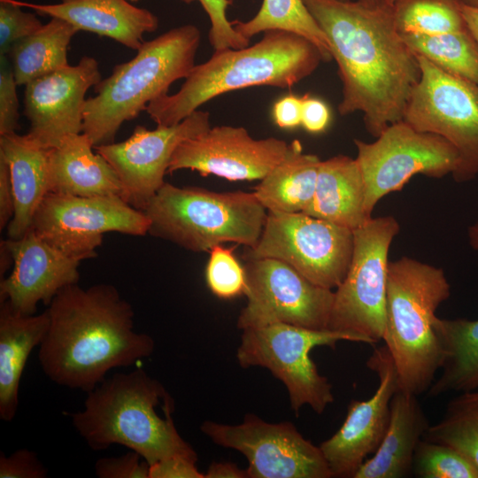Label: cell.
I'll return each instance as SVG.
<instances>
[{
	"mask_svg": "<svg viewBox=\"0 0 478 478\" xmlns=\"http://www.w3.org/2000/svg\"><path fill=\"white\" fill-rule=\"evenodd\" d=\"M303 1L338 66L339 113L363 112L366 129L374 138L403 120L421 70L397 28L393 0Z\"/></svg>",
	"mask_w": 478,
	"mask_h": 478,
	"instance_id": "cell-1",
	"label": "cell"
},
{
	"mask_svg": "<svg viewBox=\"0 0 478 478\" xmlns=\"http://www.w3.org/2000/svg\"><path fill=\"white\" fill-rule=\"evenodd\" d=\"M47 311L38 360L58 385L88 393L110 370L133 366L154 351L152 337L134 329L133 307L113 285L66 286Z\"/></svg>",
	"mask_w": 478,
	"mask_h": 478,
	"instance_id": "cell-2",
	"label": "cell"
},
{
	"mask_svg": "<svg viewBox=\"0 0 478 478\" xmlns=\"http://www.w3.org/2000/svg\"><path fill=\"white\" fill-rule=\"evenodd\" d=\"M321 61V52L306 38L267 30L251 46L214 50L207 61L193 67L176 93L153 100L145 112L157 125L173 126L229 91L253 86L290 89L310 76Z\"/></svg>",
	"mask_w": 478,
	"mask_h": 478,
	"instance_id": "cell-3",
	"label": "cell"
},
{
	"mask_svg": "<svg viewBox=\"0 0 478 478\" xmlns=\"http://www.w3.org/2000/svg\"><path fill=\"white\" fill-rule=\"evenodd\" d=\"M168 397L164 386L140 367L117 373L87 393L83 410L71 414L72 424L94 451L120 444L149 465L173 455L197 461L174 426L173 411L164 417L157 412Z\"/></svg>",
	"mask_w": 478,
	"mask_h": 478,
	"instance_id": "cell-4",
	"label": "cell"
},
{
	"mask_svg": "<svg viewBox=\"0 0 478 478\" xmlns=\"http://www.w3.org/2000/svg\"><path fill=\"white\" fill-rule=\"evenodd\" d=\"M450 295L442 268L409 257L389 262L382 341L399 389L416 396L428 392L442 368L444 351L435 329L436 312Z\"/></svg>",
	"mask_w": 478,
	"mask_h": 478,
	"instance_id": "cell-5",
	"label": "cell"
},
{
	"mask_svg": "<svg viewBox=\"0 0 478 478\" xmlns=\"http://www.w3.org/2000/svg\"><path fill=\"white\" fill-rule=\"evenodd\" d=\"M200 31L186 24L144 41L129 61L116 66L86 99L83 131L94 147L114 143L125 121L136 118L153 100L168 94L195 65Z\"/></svg>",
	"mask_w": 478,
	"mask_h": 478,
	"instance_id": "cell-6",
	"label": "cell"
},
{
	"mask_svg": "<svg viewBox=\"0 0 478 478\" xmlns=\"http://www.w3.org/2000/svg\"><path fill=\"white\" fill-rule=\"evenodd\" d=\"M143 212L148 234L193 252L210 251L223 243L253 249L267 211L254 192H214L165 182Z\"/></svg>",
	"mask_w": 478,
	"mask_h": 478,
	"instance_id": "cell-7",
	"label": "cell"
},
{
	"mask_svg": "<svg viewBox=\"0 0 478 478\" xmlns=\"http://www.w3.org/2000/svg\"><path fill=\"white\" fill-rule=\"evenodd\" d=\"M341 341L360 343L343 332L274 323L243 329L236 358L242 367L262 366L281 380L294 412L308 405L321 414L334 402V394L331 383L311 358V351L320 346L334 349Z\"/></svg>",
	"mask_w": 478,
	"mask_h": 478,
	"instance_id": "cell-8",
	"label": "cell"
},
{
	"mask_svg": "<svg viewBox=\"0 0 478 478\" xmlns=\"http://www.w3.org/2000/svg\"><path fill=\"white\" fill-rule=\"evenodd\" d=\"M398 232L393 216L372 217L353 230L351 261L334 291L328 329L352 335L365 343L383 340L389 251Z\"/></svg>",
	"mask_w": 478,
	"mask_h": 478,
	"instance_id": "cell-9",
	"label": "cell"
},
{
	"mask_svg": "<svg viewBox=\"0 0 478 478\" xmlns=\"http://www.w3.org/2000/svg\"><path fill=\"white\" fill-rule=\"evenodd\" d=\"M416 56L421 75L410 94L403 120L450 142L459 155L453 179L459 183L470 181L478 175V85Z\"/></svg>",
	"mask_w": 478,
	"mask_h": 478,
	"instance_id": "cell-10",
	"label": "cell"
},
{
	"mask_svg": "<svg viewBox=\"0 0 478 478\" xmlns=\"http://www.w3.org/2000/svg\"><path fill=\"white\" fill-rule=\"evenodd\" d=\"M353 231L304 212H267L257 245L246 259L286 262L312 283L332 289L343 281L352 257Z\"/></svg>",
	"mask_w": 478,
	"mask_h": 478,
	"instance_id": "cell-11",
	"label": "cell"
},
{
	"mask_svg": "<svg viewBox=\"0 0 478 478\" xmlns=\"http://www.w3.org/2000/svg\"><path fill=\"white\" fill-rule=\"evenodd\" d=\"M354 143L369 218L380 199L401 190L413 175L442 178L451 174L459 161L457 150L446 139L418 131L404 120L389 125L373 143L354 139Z\"/></svg>",
	"mask_w": 478,
	"mask_h": 478,
	"instance_id": "cell-12",
	"label": "cell"
},
{
	"mask_svg": "<svg viewBox=\"0 0 478 478\" xmlns=\"http://www.w3.org/2000/svg\"><path fill=\"white\" fill-rule=\"evenodd\" d=\"M150 221L144 212L119 196L76 197L49 192L36 210L31 228L66 255L95 258L109 232L142 236Z\"/></svg>",
	"mask_w": 478,
	"mask_h": 478,
	"instance_id": "cell-13",
	"label": "cell"
},
{
	"mask_svg": "<svg viewBox=\"0 0 478 478\" xmlns=\"http://www.w3.org/2000/svg\"><path fill=\"white\" fill-rule=\"evenodd\" d=\"M244 269L247 305L238 316V328L286 323L328 329L334 290L312 283L286 262L273 258L247 259Z\"/></svg>",
	"mask_w": 478,
	"mask_h": 478,
	"instance_id": "cell-14",
	"label": "cell"
},
{
	"mask_svg": "<svg viewBox=\"0 0 478 478\" xmlns=\"http://www.w3.org/2000/svg\"><path fill=\"white\" fill-rule=\"evenodd\" d=\"M201 431L213 443L243 453L247 478H331L319 446L290 422L269 423L247 414L239 425L204 421Z\"/></svg>",
	"mask_w": 478,
	"mask_h": 478,
	"instance_id": "cell-15",
	"label": "cell"
},
{
	"mask_svg": "<svg viewBox=\"0 0 478 478\" xmlns=\"http://www.w3.org/2000/svg\"><path fill=\"white\" fill-rule=\"evenodd\" d=\"M210 113L197 110L173 126L153 130L138 125L125 141L94 147L116 172L124 199L143 211L166 182L164 176L176 148L211 128Z\"/></svg>",
	"mask_w": 478,
	"mask_h": 478,
	"instance_id": "cell-16",
	"label": "cell"
},
{
	"mask_svg": "<svg viewBox=\"0 0 478 478\" xmlns=\"http://www.w3.org/2000/svg\"><path fill=\"white\" fill-rule=\"evenodd\" d=\"M366 366L378 377L376 391L366 400H352L340 428L319 446L333 477L354 478L378 449L389 427L390 403L399 383L385 344L374 349Z\"/></svg>",
	"mask_w": 478,
	"mask_h": 478,
	"instance_id": "cell-17",
	"label": "cell"
},
{
	"mask_svg": "<svg viewBox=\"0 0 478 478\" xmlns=\"http://www.w3.org/2000/svg\"><path fill=\"white\" fill-rule=\"evenodd\" d=\"M288 145L275 137L255 139L243 127L216 126L182 142L167 173L190 169L228 181L261 180L283 158Z\"/></svg>",
	"mask_w": 478,
	"mask_h": 478,
	"instance_id": "cell-18",
	"label": "cell"
},
{
	"mask_svg": "<svg viewBox=\"0 0 478 478\" xmlns=\"http://www.w3.org/2000/svg\"><path fill=\"white\" fill-rule=\"evenodd\" d=\"M98 62L83 57L25 85L23 114L29 121L27 137L44 149L83 131L85 95L101 81Z\"/></svg>",
	"mask_w": 478,
	"mask_h": 478,
	"instance_id": "cell-19",
	"label": "cell"
},
{
	"mask_svg": "<svg viewBox=\"0 0 478 478\" xmlns=\"http://www.w3.org/2000/svg\"><path fill=\"white\" fill-rule=\"evenodd\" d=\"M13 268L0 282V302L22 314H35L39 303L49 305L66 286L78 283L80 261L39 237L32 229L18 239L2 240Z\"/></svg>",
	"mask_w": 478,
	"mask_h": 478,
	"instance_id": "cell-20",
	"label": "cell"
},
{
	"mask_svg": "<svg viewBox=\"0 0 478 478\" xmlns=\"http://www.w3.org/2000/svg\"><path fill=\"white\" fill-rule=\"evenodd\" d=\"M14 2L40 14L61 19L79 31L109 37L136 50L144 42V34L158 27L155 14L127 0H60L52 4Z\"/></svg>",
	"mask_w": 478,
	"mask_h": 478,
	"instance_id": "cell-21",
	"label": "cell"
},
{
	"mask_svg": "<svg viewBox=\"0 0 478 478\" xmlns=\"http://www.w3.org/2000/svg\"><path fill=\"white\" fill-rule=\"evenodd\" d=\"M84 134L66 136L49 150V192L76 197L119 196L123 186L111 165ZM125 200V199H124Z\"/></svg>",
	"mask_w": 478,
	"mask_h": 478,
	"instance_id": "cell-22",
	"label": "cell"
},
{
	"mask_svg": "<svg viewBox=\"0 0 478 478\" xmlns=\"http://www.w3.org/2000/svg\"><path fill=\"white\" fill-rule=\"evenodd\" d=\"M418 396L398 389L390 403L384 437L354 478H405L413 474L414 454L429 427Z\"/></svg>",
	"mask_w": 478,
	"mask_h": 478,
	"instance_id": "cell-23",
	"label": "cell"
},
{
	"mask_svg": "<svg viewBox=\"0 0 478 478\" xmlns=\"http://www.w3.org/2000/svg\"><path fill=\"white\" fill-rule=\"evenodd\" d=\"M0 157L9 168L14 196V215L8 238L18 239L31 228L34 215L49 193V150L27 135H0Z\"/></svg>",
	"mask_w": 478,
	"mask_h": 478,
	"instance_id": "cell-24",
	"label": "cell"
},
{
	"mask_svg": "<svg viewBox=\"0 0 478 478\" xmlns=\"http://www.w3.org/2000/svg\"><path fill=\"white\" fill-rule=\"evenodd\" d=\"M366 186L356 158L337 155L321 160L312 203L304 212L355 230L369 219L365 210Z\"/></svg>",
	"mask_w": 478,
	"mask_h": 478,
	"instance_id": "cell-25",
	"label": "cell"
},
{
	"mask_svg": "<svg viewBox=\"0 0 478 478\" xmlns=\"http://www.w3.org/2000/svg\"><path fill=\"white\" fill-rule=\"evenodd\" d=\"M0 303V419L9 422L18 411L19 382L27 358L42 343L50 319L47 309L25 315L6 301Z\"/></svg>",
	"mask_w": 478,
	"mask_h": 478,
	"instance_id": "cell-26",
	"label": "cell"
},
{
	"mask_svg": "<svg viewBox=\"0 0 478 478\" xmlns=\"http://www.w3.org/2000/svg\"><path fill=\"white\" fill-rule=\"evenodd\" d=\"M320 159L304 152L293 140L283 158L263 178L253 191L267 212H304L314 196Z\"/></svg>",
	"mask_w": 478,
	"mask_h": 478,
	"instance_id": "cell-27",
	"label": "cell"
},
{
	"mask_svg": "<svg viewBox=\"0 0 478 478\" xmlns=\"http://www.w3.org/2000/svg\"><path fill=\"white\" fill-rule=\"evenodd\" d=\"M435 329L444 351L440 376L428 393L440 397L478 389V320L440 319Z\"/></svg>",
	"mask_w": 478,
	"mask_h": 478,
	"instance_id": "cell-28",
	"label": "cell"
},
{
	"mask_svg": "<svg viewBox=\"0 0 478 478\" xmlns=\"http://www.w3.org/2000/svg\"><path fill=\"white\" fill-rule=\"evenodd\" d=\"M79 30L72 24L51 18L34 34L16 42L7 53L18 85L68 66L67 52Z\"/></svg>",
	"mask_w": 478,
	"mask_h": 478,
	"instance_id": "cell-29",
	"label": "cell"
},
{
	"mask_svg": "<svg viewBox=\"0 0 478 478\" xmlns=\"http://www.w3.org/2000/svg\"><path fill=\"white\" fill-rule=\"evenodd\" d=\"M244 38L267 30L279 29L301 35L320 50L325 62L332 60L328 38L303 0H263L257 14L247 21H232Z\"/></svg>",
	"mask_w": 478,
	"mask_h": 478,
	"instance_id": "cell-30",
	"label": "cell"
},
{
	"mask_svg": "<svg viewBox=\"0 0 478 478\" xmlns=\"http://www.w3.org/2000/svg\"><path fill=\"white\" fill-rule=\"evenodd\" d=\"M409 48L438 68L478 85V44L468 28L439 35H401Z\"/></svg>",
	"mask_w": 478,
	"mask_h": 478,
	"instance_id": "cell-31",
	"label": "cell"
},
{
	"mask_svg": "<svg viewBox=\"0 0 478 478\" xmlns=\"http://www.w3.org/2000/svg\"><path fill=\"white\" fill-rule=\"evenodd\" d=\"M423 438L454 448L478 470V389L451 399L440 420L429 425Z\"/></svg>",
	"mask_w": 478,
	"mask_h": 478,
	"instance_id": "cell-32",
	"label": "cell"
},
{
	"mask_svg": "<svg viewBox=\"0 0 478 478\" xmlns=\"http://www.w3.org/2000/svg\"><path fill=\"white\" fill-rule=\"evenodd\" d=\"M463 0H393L401 35H439L467 29Z\"/></svg>",
	"mask_w": 478,
	"mask_h": 478,
	"instance_id": "cell-33",
	"label": "cell"
},
{
	"mask_svg": "<svg viewBox=\"0 0 478 478\" xmlns=\"http://www.w3.org/2000/svg\"><path fill=\"white\" fill-rule=\"evenodd\" d=\"M420 478H478L477 468L454 448L422 438L413 459Z\"/></svg>",
	"mask_w": 478,
	"mask_h": 478,
	"instance_id": "cell-34",
	"label": "cell"
},
{
	"mask_svg": "<svg viewBox=\"0 0 478 478\" xmlns=\"http://www.w3.org/2000/svg\"><path fill=\"white\" fill-rule=\"evenodd\" d=\"M205 279L210 290L223 299L244 295L247 289L244 267L235 258L233 248H226L222 244L210 251Z\"/></svg>",
	"mask_w": 478,
	"mask_h": 478,
	"instance_id": "cell-35",
	"label": "cell"
},
{
	"mask_svg": "<svg viewBox=\"0 0 478 478\" xmlns=\"http://www.w3.org/2000/svg\"><path fill=\"white\" fill-rule=\"evenodd\" d=\"M185 4L198 2L210 20L208 40L214 50L225 49H242L250 45V40L244 38L227 19V9L232 0H181Z\"/></svg>",
	"mask_w": 478,
	"mask_h": 478,
	"instance_id": "cell-36",
	"label": "cell"
},
{
	"mask_svg": "<svg viewBox=\"0 0 478 478\" xmlns=\"http://www.w3.org/2000/svg\"><path fill=\"white\" fill-rule=\"evenodd\" d=\"M42 25L35 14L22 11L14 0H0V55L6 56L16 42L34 34Z\"/></svg>",
	"mask_w": 478,
	"mask_h": 478,
	"instance_id": "cell-37",
	"label": "cell"
},
{
	"mask_svg": "<svg viewBox=\"0 0 478 478\" xmlns=\"http://www.w3.org/2000/svg\"><path fill=\"white\" fill-rule=\"evenodd\" d=\"M18 86L7 56L0 61V135L16 133L19 128Z\"/></svg>",
	"mask_w": 478,
	"mask_h": 478,
	"instance_id": "cell-38",
	"label": "cell"
},
{
	"mask_svg": "<svg viewBox=\"0 0 478 478\" xmlns=\"http://www.w3.org/2000/svg\"><path fill=\"white\" fill-rule=\"evenodd\" d=\"M150 465L136 451L119 457L100 458L95 463V474L99 478H149Z\"/></svg>",
	"mask_w": 478,
	"mask_h": 478,
	"instance_id": "cell-39",
	"label": "cell"
},
{
	"mask_svg": "<svg viewBox=\"0 0 478 478\" xmlns=\"http://www.w3.org/2000/svg\"><path fill=\"white\" fill-rule=\"evenodd\" d=\"M48 470L37 454L19 449L10 456L0 454V478H45Z\"/></svg>",
	"mask_w": 478,
	"mask_h": 478,
	"instance_id": "cell-40",
	"label": "cell"
},
{
	"mask_svg": "<svg viewBox=\"0 0 478 478\" xmlns=\"http://www.w3.org/2000/svg\"><path fill=\"white\" fill-rule=\"evenodd\" d=\"M197 460L182 455L163 459L149 467V478H204L198 471Z\"/></svg>",
	"mask_w": 478,
	"mask_h": 478,
	"instance_id": "cell-41",
	"label": "cell"
},
{
	"mask_svg": "<svg viewBox=\"0 0 478 478\" xmlns=\"http://www.w3.org/2000/svg\"><path fill=\"white\" fill-rule=\"evenodd\" d=\"M331 113L327 104L310 94L302 96V121L305 129L312 134L321 133L328 127Z\"/></svg>",
	"mask_w": 478,
	"mask_h": 478,
	"instance_id": "cell-42",
	"label": "cell"
},
{
	"mask_svg": "<svg viewBox=\"0 0 478 478\" xmlns=\"http://www.w3.org/2000/svg\"><path fill=\"white\" fill-rule=\"evenodd\" d=\"M275 124L281 128H294L302 121V96L287 95L273 106Z\"/></svg>",
	"mask_w": 478,
	"mask_h": 478,
	"instance_id": "cell-43",
	"label": "cell"
},
{
	"mask_svg": "<svg viewBox=\"0 0 478 478\" xmlns=\"http://www.w3.org/2000/svg\"><path fill=\"white\" fill-rule=\"evenodd\" d=\"M14 215V196L10 172L5 160L0 157V228L8 227Z\"/></svg>",
	"mask_w": 478,
	"mask_h": 478,
	"instance_id": "cell-44",
	"label": "cell"
},
{
	"mask_svg": "<svg viewBox=\"0 0 478 478\" xmlns=\"http://www.w3.org/2000/svg\"><path fill=\"white\" fill-rule=\"evenodd\" d=\"M204 478H247V473L234 463L214 462L207 469Z\"/></svg>",
	"mask_w": 478,
	"mask_h": 478,
	"instance_id": "cell-45",
	"label": "cell"
},
{
	"mask_svg": "<svg viewBox=\"0 0 478 478\" xmlns=\"http://www.w3.org/2000/svg\"><path fill=\"white\" fill-rule=\"evenodd\" d=\"M462 12L466 27L478 44V7L469 6L463 3Z\"/></svg>",
	"mask_w": 478,
	"mask_h": 478,
	"instance_id": "cell-46",
	"label": "cell"
},
{
	"mask_svg": "<svg viewBox=\"0 0 478 478\" xmlns=\"http://www.w3.org/2000/svg\"><path fill=\"white\" fill-rule=\"evenodd\" d=\"M0 251H1V262H0V274L3 276L4 273L9 269L11 263L12 262V258L6 248V246L4 244V243L1 241L0 243Z\"/></svg>",
	"mask_w": 478,
	"mask_h": 478,
	"instance_id": "cell-47",
	"label": "cell"
},
{
	"mask_svg": "<svg viewBox=\"0 0 478 478\" xmlns=\"http://www.w3.org/2000/svg\"><path fill=\"white\" fill-rule=\"evenodd\" d=\"M467 237L471 248L478 253V220L468 227Z\"/></svg>",
	"mask_w": 478,
	"mask_h": 478,
	"instance_id": "cell-48",
	"label": "cell"
},
{
	"mask_svg": "<svg viewBox=\"0 0 478 478\" xmlns=\"http://www.w3.org/2000/svg\"><path fill=\"white\" fill-rule=\"evenodd\" d=\"M463 3L469 6L478 7V0H463Z\"/></svg>",
	"mask_w": 478,
	"mask_h": 478,
	"instance_id": "cell-49",
	"label": "cell"
},
{
	"mask_svg": "<svg viewBox=\"0 0 478 478\" xmlns=\"http://www.w3.org/2000/svg\"><path fill=\"white\" fill-rule=\"evenodd\" d=\"M127 1H129V2H131V3H135V2H138V1H140V0H127Z\"/></svg>",
	"mask_w": 478,
	"mask_h": 478,
	"instance_id": "cell-50",
	"label": "cell"
},
{
	"mask_svg": "<svg viewBox=\"0 0 478 478\" xmlns=\"http://www.w3.org/2000/svg\"><path fill=\"white\" fill-rule=\"evenodd\" d=\"M339 1H344V2H346V1H351V0H339Z\"/></svg>",
	"mask_w": 478,
	"mask_h": 478,
	"instance_id": "cell-51",
	"label": "cell"
}]
</instances>
